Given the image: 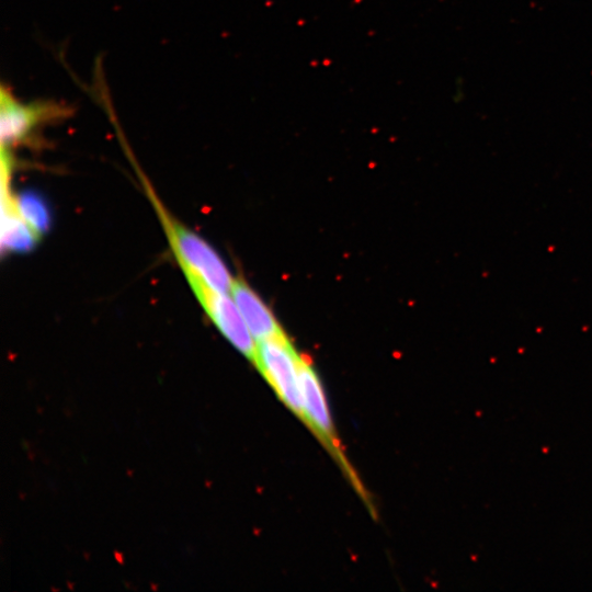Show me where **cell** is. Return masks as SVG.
Segmentation results:
<instances>
[{
	"mask_svg": "<svg viewBox=\"0 0 592 592\" xmlns=\"http://www.w3.org/2000/svg\"><path fill=\"white\" fill-rule=\"evenodd\" d=\"M148 194L186 280L197 281L216 292L230 293L234 278L217 252L197 234L175 220L151 191L148 190Z\"/></svg>",
	"mask_w": 592,
	"mask_h": 592,
	"instance_id": "obj_1",
	"label": "cell"
},
{
	"mask_svg": "<svg viewBox=\"0 0 592 592\" xmlns=\"http://www.w3.org/2000/svg\"><path fill=\"white\" fill-rule=\"evenodd\" d=\"M230 295L257 342L284 333L271 309L247 283L234 278Z\"/></svg>",
	"mask_w": 592,
	"mask_h": 592,
	"instance_id": "obj_6",
	"label": "cell"
},
{
	"mask_svg": "<svg viewBox=\"0 0 592 592\" xmlns=\"http://www.w3.org/2000/svg\"><path fill=\"white\" fill-rule=\"evenodd\" d=\"M75 107L61 100L36 99L22 101L15 96L10 86L0 89V136L1 150L10 151L37 138L45 126L70 118Z\"/></svg>",
	"mask_w": 592,
	"mask_h": 592,
	"instance_id": "obj_2",
	"label": "cell"
},
{
	"mask_svg": "<svg viewBox=\"0 0 592 592\" xmlns=\"http://www.w3.org/2000/svg\"><path fill=\"white\" fill-rule=\"evenodd\" d=\"M38 239L15 210L12 194L5 183H2V249L9 252H26L34 248Z\"/></svg>",
	"mask_w": 592,
	"mask_h": 592,
	"instance_id": "obj_7",
	"label": "cell"
},
{
	"mask_svg": "<svg viewBox=\"0 0 592 592\" xmlns=\"http://www.w3.org/2000/svg\"><path fill=\"white\" fill-rule=\"evenodd\" d=\"M299 383L303 398V420L314 430L333 455L348 468L334 435L330 412L320 379L306 356L300 357ZM348 470H350L348 468Z\"/></svg>",
	"mask_w": 592,
	"mask_h": 592,
	"instance_id": "obj_5",
	"label": "cell"
},
{
	"mask_svg": "<svg viewBox=\"0 0 592 592\" xmlns=\"http://www.w3.org/2000/svg\"><path fill=\"white\" fill-rule=\"evenodd\" d=\"M18 214L41 237L50 226V213L45 200L33 191L12 195Z\"/></svg>",
	"mask_w": 592,
	"mask_h": 592,
	"instance_id": "obj_8",
	"label": "cell"
},
{
	"mask_svg": "<svg viewBox=\"0 0 592 592\" xmlns=\"http://www.w3.org/2000/svg\"><path fill=\"white\" fill-rule=\"evenodd\" d=\"M187 282L205 314L219 332L232 346L253 361L257 341L231 295L213 291L194 280Z\"/></svg>",
	"mask_w": 592,
	"mask_h": 592,
	"instance_id": "obj_4",
	"label": "cell"
},
{
	"mask_svg": "<svg viewBox=\"0 0 592 592\" xmlns=\"http://www.w3.org/2000/svg\"><path fill=\"white\" fill-rule=\"evenodd\" d=\"M300 357L285 333L257 342L254 364L278 398L303 420Z\"/></svg>",
	"mask_w": 592,
	"mask_h": 592,
	"instance_id": "obj_3",
	"label": "cell"
}]
</instances>
